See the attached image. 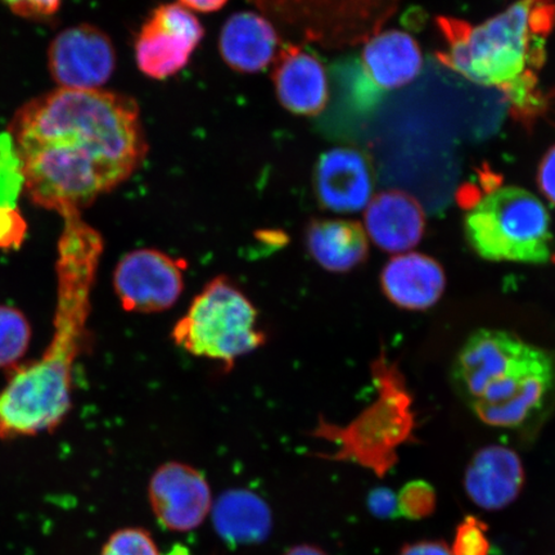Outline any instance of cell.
<instances>
[{"label": "cell", "instance_id": "obj_1", "mask_svg": "<svg viewBox=\"0 0 555 555\" xmlns=\"http://www.w3.org/2000/svg\"><path fill=\"white\" fill-rule=\"evenodd\" d=\"M9 131L26 196L61 218L127 182L149 152L137 102L101 89L40 95L17 111Z\"/></svg>", "mask_w": 555, "mask_h": 555}, {"label": "cell", "instance_id": "obj_2", "mask_svg": "<svg viewBox=\"0 0 555 555\" xmlns=\"http://www.w3.org/2000/svg\"><path fill=\"white\" fill-rule=\"evenodd\" d=\"M62 219L53 338L43 357L13 372L0 392V440L53 431L72 409L74 366L87 343L104 242L81 212Z\"/></svg>", "mask_w": 555, "mask_h": 555}, {"label": "cell", "instance_id": "obj_3", "mask_svg": "<svg viewBox=\"0 0 555 555\" xmlns=\"http://www.w3.org/2000/svg\"><path fill=\"white\" fill-rule=\"evenodd\" d=\"M436 24L446 40V50L436 53L441 65L501 90L518 119H532L544 108L539 73L555 26V0H518L477 26L446 16Z\"/></svg>", "mask_w": 555, "mask_h": 555}, {"label": "cell", "instance_id": "obj_4", "mask_svg": "<svg viewBox=\"0 0 555 555\" xmlns=\"http://www.w3.org/2000/svg\"><path fill=\"white\" fill-rule=\"evenodd\" d=\"M451 382L485 425L535 431L555 408V352L515 333L478 330L456 353Z\"/></svg>", "mask_w": 555, "mask_h": 555}, {"label": "cell", "instance_id": "obj_5", "mask_svg": "<svg viewBox=\"0 0 555 555\" xmlns=\"http://www.w3.org/2000/svg\"><path fill=\"white\" fill-rule=\"evenodd\" d=\"M464 234L483 260L545 266L553 258L550 212L519 186H502L478 201L464 218Z\"/></svg>", "mask_w": 555, "mask_h": 555}, {"label": "cell", "instance_id": "obj_6", "mask_svg": "<svg viewBox=\"0 0 555 555\" xmlns=\"http://www.w3.org/2000/svg\"><path fill=\"white\" fill-rule=\"evenodd\" d=\"M171 339L193 357L231 367L266 345L259 312L225 276L214 278L173 325Z\"/></svg>", "mask_w": 555, "mask_h": 555}, {"label": "cell", "instance_id": "obj_7", "mask_svg": "<svg viewBox=\"0 0 555 555\" xmlns=\"http://www.w3.org/2000/svg\"><path fill=\"white\" fill-rule=\"evenodd\" d=\"M186 263L157 248H137L124 255L114 273L121 308L134 314L169 310L184 291Z\"/></svg>", "mask_w": 555, "mask_h": 555}, {"label": "cell", "instance_id": "obj_8", "mask_svg": "<svg viewBox=\"0 0 555 555\" xmlns=\"http://www.w3.org/2000/svg\"><path fill=\"white\" fill-rule=\"evenodd\" d=\"M204 34L198 18L182 4L157 7L137 35L138 68L151 79L170 78L189 64Z\"/></svg>", "mask_w": 555, "mask_h": 555}, {"label": "cell", "instance_id": "obj_9", "mask_svg": "<svg viewBox=\"0 0 555 555\" xmlns=\"http://www.w3.org/2000/svg\"><path fill=\"white\" fill-rule=\"evenodd\" d=\"M48 66L62 89L99 90L115 72L113 40L93 25L68 27L52 40Z\"/></svg>", "mask_w": 555, "mask_h": 555}, {"label": "cell", "instance_id": "obj_10", "mask_svg": "<svg viewBox=\"0 0 555 555\" xmlns=\"http://www.w3.org/2000/svg\"><path fill=\"white\" fill-rule=\"evenodd\" d=\"M149 501L158 524L172 532L198 529L210 516L212 492L203 472L180 462L162 464L151 476Z\"/></svg>", "mask_w": 555, "mask_h": 555}, {"label": "cell", "instance_id": "obj_11", "mask_svg": "<svg viewBox=\"0 0 555 555\" xmlns=\"http://www.w3.org/2000/svg\"><path fill=\"white\" fill-rule=\"evenodd\" d=\"M374 171L371 158L356 147H335L319 157L314 192L319 205L336 214L364 210L373 198Z\"/></svg>", "mask_w": 555, "mask_h": 555}, {"label": "cell", "instance_id": "obj_12", "mask_svg": "<svg viewBox=\"0 0 555 555\" xmlns=\"http://www.w3.org/2000/svg\"><path fill=\"white\" fill-rule=\"evenodd\" d=\"M360 62L367 95L379 96L418 78L423 55L418 41L411 34L387 30L366 41Z\"/></svg>", "mask_w": 555, "mask_h": 555}, {"label": "cell", "instance_id": "obj_13", "mask_svg": "<svg viewBox=\"0 0 555 555\" xmlns=\"http://www.w3.org/2000/svg\"><path fill=\"white\" fill-rule=\"evenodd\" d=\"M273 85L278 101L291 114L317 116L327 107L328 78L314 54L284 46L274 60Z\"/></svg>", "mask_w": 555, "mask_h": 555}, {"label": "cell", "instance_id": "obj_14", "mask_svg": "<svg viewBox=\"0 0 555 555\" xmlns=\"http://www.w3.org/2000/svg\"><path fill=\"white\" fill-rule=\"evenodd\" d=\"M364 229L384 251L406 254L425 234L426 214L412 194L388 190L374 196L365 207Z\"/></svg>", "mask_w": 555, "mask_h": 555}, {"label": "cell", "instance_id": "obj_15", "mask_svg": "<svg viewBox=\"0 0 555 555\" xmlns=\"http://www.w3.org/2000/svg\"><path fill=\"white\" fill-rule=\"evenodd\" d=\"M524 485L522 461L516 451L501 446L478 450L464 476L470 501L486 511H502L515 503Z\"/></svg>", "mask_w": 555, "mask_h": 555}, {"label": "cell", "instance_id": "obj_16", "mask_svg": "<svg viewBox=\"0 0 555 555\" xmlns=\"http://www.w3.org/2000/svg\"><path fill=\"white\" fill-rule=\"evenodd\" d=\"M380 286L388 300L406 310H427L440 301L447 276L439 262L427 255L406 253L395 256L380 274Z\"/></svg>", "mask_w": 555, "mask_h": 555}, {"label": "cell", "instance_id": "obj_17", "mask_svg": "<svg viewBox=\"0 0 555 555\" xmlns=\"http://www.w3.org/2000/svg\"><path fill=\"white\" fill-rule=\"evenodd\" d=\"M280 38L272 24L255 12H238L221 29L219 51L225 64L242 74H256L274 62Z\"/></svg>", "mask_w": 555, "mask_h": 555}, {"label": "cell", "instance_id": "obj_18", "mask_svg": "<svg viewBox=\"0 0 555 555\" xmlns=\"http://www.w3.org/2000/svg\"><path fill=\"white\" fill-rule=\"evenodd\" d=\"M305 243L311 259L331 273L350 272L362 266L370 254L365 229L353 220H311Z\"/></svg>", "mask_w": 555, "mask_h": 555}, {"label": "cell", "instance_id": "obj_19", "mask_svg": "<svg viewBox=\"0 0 555 555\" xmlns=\"http://www.w3.org/2000/svg\"><path fill=\"white\" fill-rule=\"evenodd\" d=\"M215 531L228 545H258L273 529V513L263 499L246 489L223 492L210 513Z\"/></svg>", "mask_w": 555, "mask_h": 555}, {"label": "cell", "instance_id": "obj_20", "mask_svg": "<svg viewBox=\"0 0 555 555\" xmlns=\"http://www.w3.org/2000/svg\"><path fill=\"white\" fill-rule=\"evenodd\" d=\"M31 327L20 310L0 307V370L15 365L29 349Z\"/></svg>", "mask_w": 555, "mask_h": 555}, {"label": "cell", "instance_id": "obj_21", "mask_svg": "<svg viewBox=\"0 0 555 555\" xmlns=\"http://www.w3.org/2000/svg\"><path fill=\"white\" fill-rule=\"evenodd\" d=\"M25 192L23 159L9 130L0 131V207H17Z\"/></svg>", "mask_w": 555, "mask_h": 555}, {"label": "cell", "instance_id": "obj_22", "mask_svg": "<svg viewBox=\"0 0 555 555\" xmlns=\"http://www.w3.org/2000/svg\"><path fill=\"white\" fill-rule=\"evenodd\" d=\"M101 555H163L154 538L141 527H125L111 535Z\"/></svg>", "mask_w": 555, "mask_h": 555}, {"label": "cell", "instance_id": "obj_23", "mask_svg": "<svg viewBox=\"0 0 555 555\" xmlns=\"http://www.w3.org/2000/svg\"><path fill=\"white\" fill-rule=\"evenodd\" d=\"M400 516L412 520L431 517L436 511L437 496L434 486L426 481H412L398 495Z\"/></svg>", "mask_w": 555, "mask_h": 555}, {"label": "cell", "instance_id": "obj_24", "mask_svg": "<svg viewBox=\"0 0 555 555\" xmlns=\"http://www.w3.org/2000/svg\"><path fill=\"white\" fill-rule=\"evenodd\" d=\"M453 555H489L488 525L480 518L468 516L456 527Z\"/></svg>", "mask_w": 555, "mask_h": 555}, {"label": "cell", "instance_id": "obj_25", "mask_svg": "<svg viewBox=\"0 0 555 555\" xmlns=\"http://www.w3.org/2000/svg\"><path fill=\"white\" fill-rule=\"evenodd\" d=\"M27 224L17 207H0V249L20 248Z\"/></svg>", "mask_w": 555, "mask_h": 555}, {"label": "cell", "instance_id": "obj_26", "mask_svg": "<svg viewBox=\"0 0 555 555\" xmlns=\"http://www.w3.org/2000/svg\"><path fill=\"white\" fill-rule=\"evenodd\" d=\"M17 16L30 20L52 17L59 12L62 0H2Z\"/></svg>", "mask_w": 555, "mask_h": 555}, {"label": "cell", "instance_id": "obj_27", "mask_svg": "<svg viewBox=\"0 0 555 555\" xmlns=\"http://www.w3.org/2000/svg\"><path fill=\"white\" fill-rule=\"evenodd\" d=\"M367 509L378 519H395L400 517L398 495L387 488H377L370 492L366 499Z\"/></svg>", "mask_w": 555, "mask_h": 555}, {"label": "cell", "instance_id": "obj_28", "mask_svg": "<svg viewBox=\"0 0 555 555\" xmlns=\"http://www.w3.org/2000/svg\"><path fill=\"white\" fill-rule=\"evenodd\" d=\"M537 183L543 196L555 206V145L541 158Z\"/></svg>", "mask_w": 555, "mask_h": 555}, {"label": "cell", "instance_id": "obj_29", "mask_svg": "<svg viewBox=\"0 0 555 555\" xmlns=\"http://www.w3.org/2000/svg\"><path fill=\"white\" fill-rule=\"evenodd\" d=\"M399 555H453L447 543L437 540L418 541L402 547Z\"/></svg>", "mask_w": 555, "mask_h": 555}, {"label": "cell", "instance_id": "obj_30", "mask_svg": "<svg viewBox=\"0 0 555 555\" xmlns=\"http://www.w3.org/2000/svg\"><path fill=\"white\" fill-rule=\"evenodd\" d=\"M228 0H179V4L190 11L204 13L217 12L227 4Z\"/></svg>", "mask_w": 555, "mask_h": 555}, {"label": "cell", "instance_id": "obj_31", "mask_svg": "<svg viewBox=\"0 0 555 555\" xmlns=\"http://www.w3.org/2000/svg\"><path fill=\"white\" fill-rule=\"evenodd\" d=\"M283 555H328L325 553L321 547L309 545V544H302V545H295L293 547H289V550L284 553Z\"/></svg>", "mask_w": 555, "mask_h": 555}, {"label": "cell", "instance_id": "obj_32", "mask_svg": "<svg viewBox=\"0 0 555 555\" xmlns=\"http://www.w3.org/2000/svg\"><path fill=\"white\" fill-rule=\"evenodd\" d=\"M374 2H376L380 7H384V9L387 10L388 12L392 13L398 0H374Z\"/></svg>", "mask_w": 555, "mask_h": 555}, {"label": "cell", "instance_id": "obj_33", "mask_svg": "<svg viewBox=\"0 0 555 555\" xmlns=\"http://www.w3.org/2000/svg\"><path fill=\"white\" fill-rule=\"evenodd\" d=\"M166 555H192L189 550H186L183 545H176L172 550Z\"/></svg>", "mask_w": 555, "mask_h": 555}]
</instances>
